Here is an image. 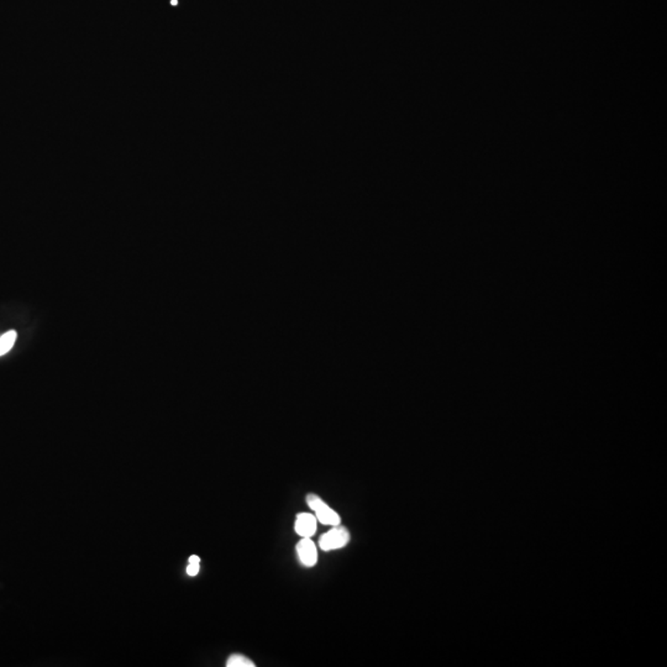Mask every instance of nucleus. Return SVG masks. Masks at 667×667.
Wrapping results in <instances>:
<instances>
[{
  "label": "nucleus",
  "instance_id": "1",
  "mask_svg": "<svg viewBox=\"0 0 667 667\" xmlns=\"http://www.w3.org/2000/svg\"><path fill=\"white\" fill-rule=\"evenodd\" d=\"M306 503L309 508L315 513L317 521H320L324 525H339L341 523L340 515L337 514L334 509H331L326 503L314 493H309L306 496Z\"/></svg>",
  "mask_w": 667,
  "mask_h": 667
},
{
  "label": "nucleus",
  "instance_id": "2",
  "mask_svg": "<svg viewBox=\"0 0 667 667\" xmlns=\"http://www.w3.org/2000/svg\"><path fill=\"white\" fill-rule=\"evenodd\" d=\"M349 530L343 525H334L328 533L319 539V547L323 551H331L343 549L349 544Z\"/></svg>",
  "mask_w": 667,
  "mask_h": 667
},
{
  "label": "nucleus",
  "instance_id": "3",
  "mask_svg": "<svg viewBox=\"0 0 667 667\" xmlns=\"http://www.w3.org/2000/svg\"><path fill=\"white\" fill-rule=\"evenodd\" d=\"M297 553L302 565L305 567H313L317 565L318 561V551L315 544L311 538H302L297 544Z\"/></svg>",
  "mask_w": 667,
  "mask_h": 667
},
{
  "label": "nucleus",
  "instance_id": "4",
  "mask_svg": "<svg viewBox=\"0 0 667 667\" xmlns=\"http://www.w3.org/2000/svg\"><path fill=\"white\" fill-rule=\"evenodd\" d=\"M317 516L311 513H299L294 523V530L302 538H311L317 532Z\"/></svg>",
  "mask_w": 667,
  "mask_h": 667
},
{
  "label": "nucleus",
  "instance_id": "5",
  "mask_svg": "<svg viewBox=\"0 0 667 667\" xmlns=\"http://www.w3.org/2000/svg\"><path fill=\"white\" fill-rule=\"evenodd\" d=\"M16 339H18V332L15 330L8 331L4 335L0 337V356L7 355L8 352L13 349Z\"/></svg>",
  "mask_w": 667,
  "mask_h": 667
},
{
  "label": "nucleus",
  "instance_id": "6",
  "mask_svg": "<svg viewBox=\"0 0 667 667\" xmlns=\"http://www.w3.org/2000/svg\"><path fill=\"white\" fill-rule=\"evenodd\" d=\"M228 667H254L256 664L241 654H233L226 661Z\"/></svg>",
  "mask_w": 667,
  "mask_h": 667
},
{
  "label": "nucleus",
  "instance_id": "7",
  "mask_svg": "<svg viewBox=\"0 0 667 667\" xmlns=\"http://www.w3.org/2000/svg\"><path fill=\"white\" fill-rule=\"evenodd\" d=\"M199 570H200L199 562H189V565L187 567V573L189 576H197Z\"/></svg>",
  "mask_w": 667,
  "mask_h": 667
},
{
  "label": "nucleus",
  "instance_id": "8",
  "mask_svg": "<svg viewBox=\"0 0 667 667\" xmlns=\"http://www.w3.org/2000/svg\"><path fill=\"white\" fill-rule=\"evenodd\" d=\"M189 562H200V559H199V556H197V555H192L191 558H189Z\"/></svg>",
  "mask_w": 667,
  "mask_h": 667
}]
</instances>
